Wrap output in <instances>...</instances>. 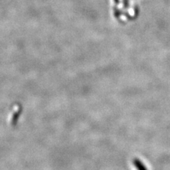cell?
Instances as JSON below:
<instances>
[{"instance_id": "obj_1", "label": "cell", "mask_w": 170, "mask_h": 170, "mask_svg": "<svg viewBox=\"0 0 170 170\" xmlns=\"http://www.w3.org/2000/svg\"><path fill=\"white\" fill-rule=\"evenodd\" d=\"M134 165L135 166L138 168V170H147L144 165H143V163H141L140 161L138 160V159H136V160H134Z\"/></svg>"}]
</instances>
